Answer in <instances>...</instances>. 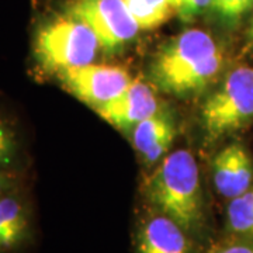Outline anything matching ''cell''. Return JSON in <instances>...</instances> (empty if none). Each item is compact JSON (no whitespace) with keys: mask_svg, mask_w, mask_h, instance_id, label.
<instances>
[{"mask_svg":"<svg viewBox=\"0 0 253 253\" xmlns=\"http://www.w3.org/2000/svg\"><path fill=\"white\" fill-rule=\"evenodd\" d=\"M34 239V206L24 184L0 196V253H24Z\"/></svg>","mask_w":253,"mask_h":253,"instance_id":"7","label":"cell"},{"mask_svg":"<svg viewBox=\"0 0 253 253\" xmlns=\"http://www.w3.org/2000/svg\"><path fill=\"white\" fill-rule=\"evenodd\" d=\"M170 1V4H172V7L174 9V13H176V10L180 7L181 4L184 3V0H169Z\"/></svg>","mask_w":253,"mask_h":253,"instance_id":"19","label":"cell"},{"mask_svg":"<svg viewBox=\"0 0 253 253\" xmlns=\"http://www.w3.org/2000/svg\"><path fill=\"white\" fill-rule=\"evenodd\" d=\"M99 48L90 28L62 9L37 26L31 55L37 72L55 78L66 69L93 62Z\"/></svg>","mask_w":253,"mask_h":253,"instance_id":"3","label":"cell"},{"mask_svg":"<svg viewBox=\"0 0 253 253\" xmlns=\"http://www.w3.org/2000/svg\"><path fill=\"white\" fill-rule=\"evenodd\" d=\"M176 136L172 118L163 113H155L145 118L131 131V139L138 154L148 165L158 162L169 151Z\"/></svg>","mask_w":253,"mask_h":253,"instance_id":"11","label":"cell"},{"mask_svg":"<svg viewBox=\"0 0 253 253\" xmlns=\"http://www.w3.org/2000/svg\"><path fill=\"white\" fill-rule=\"evenodd\" d=\"M200 120L208 141L236 132L253 120V66L239 65L204 101Z\"/></svg>","mask_w":253,"mask_h":253,"instance_id":"4","label":"cell"},{"mask_svg":"<svg viewBox=\"0 0 253 253\" xmlns=\"http://www.w3.org/2000/svg\"><path fill=\"white\" fill-rule=\"evenodd\" d=\"M187 235L177 222L156 212L139 228L136 253H190Z\"/></svg>","mask_w":253,"mask_h":253,"instance_id":"10","label":"cell"},{"mask_svg":"<svg viewBox=\"0 0 253 253\" xmlns=\"http://www.w3.org/2000/svg\"><path fill=\"white\" fill-rule=\"evenodd\" d=\"M23 134L16 118L0 109V173H26Z\"/></svg>","mask_w":253,"mask_h":253,"instance_id":"12","label":"cell"},{"mask_svg":"<svg viewBox=\"0 0 253 253\" xmlns=\"http://www.w3.org/2000/svg\"><path fill=\"white\" fill-rule=\"evenodd\" d=\"M224 63L214 38L199 28H190L158 51L151 63V79L159 90L177 97L206 90Z\"/></svg>","mask_w":253,"mask_h":253,"instance_id":"1","label":"cell"},{"mask_svg":"<svg viewBox=\"0 0 253 253\" xmlns=\"http://www.w3.org/2000/svg\"><path fill=\"white\" fill-rule=\"evenodd\" d=\"M139 30L162 27L176 14L169 0H124Z\"/></svg>","mask_w":253,"mask_h":253,"instance_id":"13","label":"cell"},{"mask_svg":"<svg viewBox=\"0 0 253 253\" xmlns=\"http://www.w3.org/2000/svg\"><path fill=\"white\" fill-rule=\"evenodd\" d=\"M212 180L218 193L229 200L252 187L253 163L242 145H228L215 155L212 161Z\"/></svg>","mask_w":253,"mask_h":253,"instance_id":"9","label":"cell"},{"mask_svg":"<svg viewBox=\"0 0 253 253\" xmlns=\"http://www.w3.org/2000/svg\"><path fill=\"white\" fill-rule=\"evenodd\" d=\"M27 183L26 173H0V196Z\"/></svg>","mask_w":253,"mask_h":253,"instance_id":"17","label":"cell"},{"mask_svg":"<svg viewBox=\"0 0 253 253\" xmlns=\"http://www.w3.org/2000/svg\"><path fill=\"white\" fill-rule=\"evenodd\" d=\"M54 79L58 81L63 90L93 110L117 97L132 82L124 66L93 62L66 69L58 73Z\"/></svg>","mask_w":253,"mask_h":253,"instance_id":"6","label":"cell"},{"mask_svg":"<svg viewBox=\"0 0 253 253\" xmlns=\"http://www.w3.org/2000/svg\"><path fill=\"white\" fill-rule=\"evenodd\" d=\"M210 253H253V236H235V239L214 246Z\"/></svg>","mask_w":253,"mask_h":253,"instance_id":"16","label":"cell"},{"mask_svg":"<svg viewBox=\"0 0 253 253\" xmlns=\"http://www.w3.org/2000/svg\"><path fill=\"white\" fill-rule=\"evenodd\" d=\"M63 10L90 28L104 52L121 49L139 31L124 0H66Z\"/></svg>","mask_w":253,"mask_h":253,"instance_id":"5","label":"cell"},{"mask_svg":"<svg viewBox=\"0 0 253 253\" xmlns=\"http://www.w3.org/2000/svg\"><path fill=\"white\" fill-rule=\"evenodd\" d=\"M211 9L225 23H236L253 9V0H211Z\"/></svg>","mask_w":253,"mask_h":253,"instance_id":"15","label":"cell"},{"mask_svg":"<svg viewBox=\"0 0 253 253\" xmlns=\"http://www.w3.org/2000/svg\"><path fill=\"white\" fill-rule=\"evenodd\" d=\"M144 193L151 206L187 232L197 234L204 224V201L199 166L186 149L166 155L145 180Z\"/></svg>","mask_w":253,"mask_h":253,"instance_id":"2","label":"cell"},{"mask_svg":"<svg viewBox=\"0 0 253 253\" xmlns=\"http://www.w3.org/2000/svg\"><path fill=\"white\" fill-rule=\"evenodd\" d=\"M248 40H249L251 45L253 46V17L252 21H251V26H249V30H248Z\"/></svg>","mask_w":253,"mask_h":253,"instance_id":"18","label":"cell"},{"mask_svg":"<svg viewBox=\"0 0 253 253\" xmlns=\"http://www.w3.org/2000/svg\"><path fill=\"white\" fill-rule=\"evenodd\" d=\"M226 231L234 236H253V189L251 187L226 207Z\"/></svg>","mask_w":253,"mask_h":253,"instance_id":"14","label":"cell"},{"mask_svg":"<svg viewBox=\"0 0 253 253\" xmlns=\"http://www.w3.org/2000/svg\"><path fill=\"white\" fill-rule=\"evenodd\" d=\"M159 101L149 84L132 79L117 97L96 107L101 120L123 132L132 131L136 124L158 113Z\"/></svg>","mask_w":253,"mask_h":253,"instance_id":"8","label":"cell"}]
</instances>
